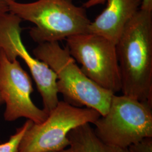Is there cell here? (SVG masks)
Here are the masks:
<instances>
[{
  "label": "cell",
  "instance_id": "5b68a950",
  "mask_svg": "<svg viewBox=\"0 0 152 152\" xmlns=\"http://www.w3.org/2000/svg\"><path fill=\"white\" fill-rule=\"evenodd\" d=\"M101 114L88 108L77 107L59 101L46 120L34 124L22 139L18 152H47L69 147V132L76 127L94 124Z\"/></svg>",
  "mask_w": 152,
  "mask_h": 152
},
{
  "label": "cell",
  "instance_id": "2e32d148",
  "mask_svg": "<svg viewBox=\"0 0 152 152\" xmlns=\"http://www.w3.org/2000/svg\"><path fill=\"white\" fill-rule=\"evenodd\" d=\"M75 152L72 149V148L69 147L68 149H64L62 150H59V151H50V152Z\"/></svg>",
  "mask_w": 152,
  "mask_h": 152
},
{
  "label": "cell",
  "instance_id": "7a4b0ae2",
  "mask_svg": "<svg viewBox=\"0 0 152 152\" xmlns=\"http://www.w3.org/2000/svg\"><path fill=\"white\" fill-rule=\"evenodd\" d=\"M33 54L55 73L58 91L64 102L77 107L94 109L101 116L108 113L114 93L86 76L66 46L61 47L59 42L38 44Z\"/></svg>",
  "mask_w": 152,
  "mask_h": 152
},
{
  "label": "cell",
  "instance_id": "9a60e30c",
  "mask_svg": "<svg viewBox=\"0 0 152 152\" xmlns=\"http://www.w3.org/2000/svg\"><path fill=\"white\" fill-rule=\"evenodd\" d=\"M141 9L152 11V0H141Z\"/></svg>",
  "mask_w": 152,
  "mask_h": 152
},
{
  "label": "cell",
  "instance_id": "4fadbf2b",
  "mask_svg": "<svg viewBox=\"0 0 152 152\" xmlns=\"http://www.w3.org/2000/svg\"><path fill=\"white\" fill-rule=\"evenodd\" d=\"M15 0H0V16L10 12V4Z\"/></svg>",
  "mask_w": 152,
  "mask_h": 152
},
{
  "label": "cell",
  "instance_id": "277c9868",
  "mask_svg": "<svg viewBox=\"0 0 152 152\" xmlns=\"http://www.w3.org/2000/svg\"><path fill=\"white\" fill-rule=\"evenodd\" d=\"M93 124L94 133L101 141L127 149L145 137H152V105L114 94L108 113Z\"/></svg>",
  "mask_w": 152,
  "mask_h": 152
},
{
  "label": "cell",
  "instance_id": "30bf717a",
  "mask_svg": "<svg viewBox=\"0 0 152 152\" xmlns=\"http://www.w3.org/2000/svg\"><path fill=\"white\" fill-rule=\"evenodd\" d=\"M70 147L75 152H129L127 148L110 145L101 141L91 127L83 128L72 136Z\"/></svg>",
  "mask_w": 152,
  "mask_h": 152
},
{
  "label": "cell",
  "instance_id": "ba28073f",
  "mask_svg": "<svg viewBox=\"0 0 152 152\" xmlns=\"http://www.w3.org/2000/svg\"><path fill=\"white\" fill-rule=\"evenodd\" d=\"M33 91L31 78L20 62L18 59L9 60L0 50V94L6 104V121L25 118L39 124L46 120L48 114L32 100Z\"/></svg>",
  "mask_w": 152,
  "mask_h": 152
},
{
  "label": "cell",
  "instance_id": "5bb4252c",
  "mask_svg": "<svg viewBox=\"0 0 152 152\" xmlns=\"http://www.w3.org/2000/svg\"><path fill=\"white\" fill-rule=\"evenodd\" d=\"M105 1L106 0H87L82 5V6L85 9H88L95 6L104 4Z\"/></svg>",
  "mask_w": 152,
  "mask_h": 152
},
{
  "label": "cell",
  "instance_id": "8992f818",
  "mask_svg": "<svg viewBox=\"0 0 152 152\" xmlns=\"http://www.w3.org/2000/svg\"><path fill=\"white\" fill-rule=\"evenodd\" d=\"M65 40L70 54L81 64L86 76L114 94L121 91L115 44L90 33L72 36Z\"/></svg>",
  "mask_w": 152,
  "mask_h": 152
},
{
  "label": "cell",
  "instance_id": "3957f363",
  "mask_svg": "<svg viewBox=\"0 0 152 152\" xmlns=\"http://www.w3.org/2000/svg\"><path fill=\"white\" fill-rule=\"evenodd\" d=\"M10 12L34 25L29 33L38 44L59 42L80 34L88 33L91 20L86 9L76 5L73 0H36L28 3L12 1Z\"/></svg>",
  "mask_w": 152,
  "mask_h": 152
},
{
  "label": "cell",
  "instance_id": "9c48e42d",
  "mask_svg": "<svg viewBox=\"0 0 152 152\" xmlns=\"http://www.w3.org/2000/svg\"><path fill=\"white\" fill-rule=\"evenodd\" d=\"M107 6L88 27V33L115 44L127 23L140 9L141 0H106Z\"/></svg>",
  "mask_w": 152,
  "mask_h": 152
},
{
  "label": "cell",
  "instance_id": "6da1fadb",
  "mask_svg": "<svg viewBox=\"0 0 152 152\" xmlns=\"http://www.w3.org/2000/svg\"><path fill=\"white\" fill-rule=\"evenodd\" d=\"M115 46L123 95L152 105V11L140 9Z\"/></svg>",
  "mask_w": 152,
  "mask_h": 152
},
{
  "label": "cell",
  "instance_id": "52a82bcc",
  "mask_svg": "<svg viewBox=\"0 0 152 152\" xmlns=\"http://www.w3.org/2000/svg\"><path fill=\"white\" fill-rule=\"evenodd\" d=\"M22 21L10 12L0 16V50L11 61L17 59L18 57L24 61L41 96L43 109L49 114L59 102L57 76L46 64L28 51L21 37Z\"/></svg>",
  "mask_w": 152,
  "mask_h": 152
},
{
  "label": "cell",
  "instance_id": "8fae6325",
  "mask_svg": "<svg viewBox=\"0 0 152 152\" xmlns=\"http://www.w3.org/2000/svg\"><path fill=\"white\" fill-rule=\"evenodd\" d=\"M33 123L32 121L27 120L21 127L17 129L15 133L7 141L0 144V152H18L22 139Z\"/></svg>",
  "mask_w": 152,
  "mask_h": 152
},
{
  "label": "cell",
  "instance_id": "e0dca14e",
  "mask_svg": "<svg viewBox=\"0 0 152 152\" xmlns=\"http://www.w3.org/2000/svg\"><path fill=\"white\" fill-rule=\"evenodd\" d=\"M4 103V102H3V100L2 99V97L1 96V94H0V104H2Z\"/></svg>",
  "mask_w": 152,
  "mask_h": 152
},
{
  "label": "cell",
  "instance_id": "7c38bea8",
  "mask_svg": "<svg viewBox=\"0 0 152 152\" xmlns=\"http://www.w3.org/2000/svg\"><path fill=\"white\" fill-rule=\"evenodd\" d=\"M127 149L129 152H152V137H145L131 144Z\"/></svg>",
  "mask_w": 152,
  "mask_h": 152
}]
</instances>
